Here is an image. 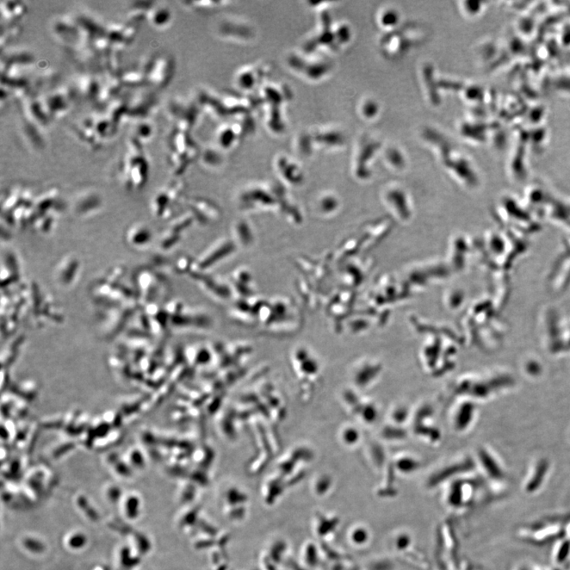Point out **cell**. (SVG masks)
<instances>
[{
    "mask_svg": "<svg viewBox=\"0 0 570 570\" xmlns=\"http://www.w3.org/2000/svg\"><path fill=\"white\" fill-rule=\"evenodd\" d=\"M183 190V184L179 181L172 182L159 190L151 201V211L154 218H170L173 208L180 200Z\"/></svg>",
    "mask_w": 570,
    "mask_h": 570,
    "instance_id": "obj_6",
    "label": "cell"
},
{
    "mask_svg": "<svg viewBox=\"0 0 570 570\" xmlns=\"http://www.w3.org/2000/svg\"><path fill=\"white\" fill-rule=\"evenodd\" d=\"M153 234L150 227L142 223H135L128 227L125 241L128 246L135 251L146 250L151 245Z\"/></svg>",
    "mask_w": 570,
    "mask_h": 570,
    "instance_id": "obj_13",
    "label": "cell"
},
{
    "mask_svg": "<svg viewBox=\"0 0 570 570\" xmlns=\"http://www.w3.org/2000/svg\"><path fill=\"white\" fill-rule=\"evenodd\" d=\"M88 543V538L83 532L74 533L67 541V546L75 550L84 549Z\"/></svg>",
    "mask_w": 570,
    "mask_h": 570,
    "instance_id": "obj_22",
    "label": "cell"
},
{
    "mask_svg": "<svg viewBox=\"0 0 570 570\" xmlns=\"http://www.w3.org/2000/svg\"><path fill=\"white\" fill-rule=\"evenodd\" d=\"M141 501L136 496H130L125 503L126 517L130 519H135L140 515Z\"/></svg>",
    "mask_w": 570,
    "mask_h": 570,
    "instance_id": "obj_21",
    "label": "cell"
},
{
    "mask_svg": "<svg viewBox=\"0 0 570 570\" xmlns=\"http://www.w3.org/2000/svg\"><path fill=\"white\" fill-rule=\"evenodd\" d=\"M519 538L534 544L547 543L564 537V523L549 520L522 526L519 529Z\"/></svg>",
    "mask_w": 570,
    "mask_h": 570,
    "instance_id": "obj_5",
    "label": "cell"
},
{
    "mask_svg": "<svg viewBox=\"0 0 570 570\" xmlns=\"http://www.w3.org/2000/svg\"><path fill=\"white\" fill-rule=\"evenodd\" d=\"M82 270V262L76 255L65 256L55 265L54 281L60 288L69 289L79 281Z\"/></svg>",
    "mask_w": 570,
    "mask_h": 570,
    "instance_id": "obj_8",
    "label": "cell"
},
{
    "mask_svg": "<svg viewBox=\"0 0 570 570\" xmlns=\"http://www.w3.org/2000/svg\"><path fill=\"white\" fill-rule=\"evenodd\" d=\"M23 547L29 552L39 555L44 552L46 550L45 544L34 538H26L22 542Z\"/></svg>",
    "mask_w": 570,
    "mask_h": 570,
    "instance_id": "obj_24",
    "label": "cell"
},
{
    "mask_svg": "<svg viewBox=\"0 0 570 570\" xmlns=\"http://www.w3.org/2000/svg\"><path fill=\"white\" fill-rule=\"evenodd\" d=\"M136 543H138V547L139 550H141V552L145 553L147 548L150 547L147 543L146 538L144 536H139L138 538V542H136Z\"/></svg>",
    "mask_w": 570,
    "mask_h": 570,
    "instance_id": "obj_26",
    "label": "cell"
},
{
    "mask_svg": "<svg viewBox=\"0 0 570 570\" xmlns=\"http://www.w3.org/2000/svg\"><path fill=\"white\" fill-rule=\"evenodd\" d=\"M1 272L2 290L14 289L22 284L20 260L13 251L3 253Z\"/></svg>",
    "mask_w": 570,
    "mask_h": 570,
    "instance_id": "obj_12",
    "label": "cell"
},
{
    "mask_svg": "<svg viewBox=\"0 0 570 570\" xmlns=\"http://www.w3.org/2000/svg\"><path fill=\"white\" fill-rule=\"evenodd\" d=\"M165 279L151 266H142L133 274L132 283L140 303H154L164 292Z\"/></svg>",
    "mask_w": 570,
    "mask_h": 570,
    "instance_id": "obj_4",
    "label": "cell"
},
{
    "mask_svg": "<svg viewBox=\"0 0 570 570\" xmlns=\"http://www.w3.org/2000/svg\"><path fill=\"white\" fill-rule=\"evenodd\" d=\"M27 12V5L23 2L6 1L1 4V20L5 24H20Z\"/></svg>",
    "mask_w": 570,
    "mask_h": 570,
    "instance_id": "obj_18",
    "label": "cell"
},
{
    "mask_svg": "<svg viewBox=\"0 0 570 570\" xmlns=\"http://www.w3.org/2000/svg\"><path fill=\"white\" fill-rule=\"evenodd\" d=\"M274 168L279 178L286 185L298 187L303 173L298 161L288 154H280L274 159Z\"/></svg>",
    "mask_w": 570,
    "mask_h": 570,
    "instance_id": "obj_11",
    "label": "cell"
},
{
    "mask_svg": "<svg viewBox=\"0 0 570 570\" xmlns=\"http://www.w3.org/2000/svg\"><path fill=\"white\" fill-rule=\"evenodd\" d=\"M193 216H185L183 218H178V221L171 223V225L167 227L161 237L159 246L162 251H169L173 246L178 244L182 237V234L185 232V227L191 224Z\"/></svg>",
    "mask_w": 570,
    "mask_h": 570,
    "instance_id": "obj_14",
    "label": "cell"
},
{
    "mask_svg": "<svg viewBox=\"0 0 570 570\" xmlns=\"http://www.w3.org/2000/svg\"><path fill=\"white\" fill-rule=\"evenodd\" d=\"M147 64L145 70L142 72L145 85L153 88L162 89L170 84L175 71V65L169 55H159Z\"/></svg>",
    "mask_w": 570,
    "mask_h": 570,
    "instance_id": "obj_7",
    "label": "cell"
},
{
    "mask_svg": "<svg viewBox=\"0 0 570 570\" xmlns=\"http://www.w3.org/2000/svg\"><path fill=\"white\" fill-rule=\"evenodd\" d=\"M190 128L177 125L169 136V159L173 173L180 175L189 164H191L197 154V147L191 135H188Z\"/></svg>",
    "mask_w": 570,
    "mask_h": 570,
    "instance_id": "obj_3",
    "label": "cell"
},
{
    "mask_svg": "<svg viewBox=\"0 0 570 570\" xmlns=\"http://www.w3.org/2000/svg\"><path fill=\"white\" fill-rule=\"evenodd\" d=\"M150 175V164L142 144L132 136L128 139L119 164V176L124 187L136 191L145 187Z\"/></svg>",
    "mask_w": 570,
    "mask_h": 570,
    "instance_id": "obj_2",
    "label": "cell"
},
{
    "mask_svg": "<svg viewBox=\"0 0 570 570\" xmlns=\"http://www.w3.org/2000/svg\"><path fill=\"white\" fill-rule=\"evenodd\" d=\"M553 561L557 566L565 565L570 559V540L566 537L559 538L555 545L552 553Z\"/></svg>",
    "mask_w": 570,
    "mask_h": 570,
    "instance_id": "obj_19",
    "label": "cell"
},
{
    "mask_svg": "<svg viewBox=\"0 0 570 570\" xmlns=\"http://www.w3.org/2000/svg\"><path fill=\"white\" fill-rule=\"evenodd\" d=\"M270 67L263 64L246 65L235 74L234 82L239 90L250 92L256 90L267 77Z\"/></svg>",
    "mask_w": 570,
    "mask_h": 570,
    "instance_id": "obj_9",
    "label": "cell"
},
{
    "mask_svg": "<svg viewBox=\"0 0 570 570\" xmlns=\"http://www.w3.org/2000/svg\"><path fill=\"white\" fill-rule=\"evenodd\" d=\"M77 505L79 509L81 510L84 515L90 519L93 522H98L99 519H100V516H99V513L95 509L94 506H93L90 501L84 497V496H80V497L77 499Z\"/></svg>",
    "mask_w": 570,
    "mask_h": 570,
    "instance_id": "obj_20",
    "label": "cell"
},
{
    "mask_svg": "<svg viewBox=\"0 0 570 570\" xmlns=\"http://www.w3.org/2000/svg\"><path fill=\"white\" fill-rule=\"evenodd\" d=\"M235 229V233L238 234H244L243 237H241L239 240H241L240 243L244 246H248L253 243V233L251 232V227L249 225L246 224L244 221H240L239 224L234 227V230Z\"/></svg>",
    "mask_w": 570,
    "mask_h": 570,
    "instance_id": "obj_23",
    "label": "cell"
},
{
    "mask_svg": "<svg viewBox=\"0 0 570 570\" xmlns=\"http://www.w3.org/2000/svg\"><path fill=\"white\" fill-rule=\"evenodd\" d=\"M239 124H230L223 126L218 134V145L224 150H232L237 147L243 138V128Z\"/></svg>",
    "mask_w": 570,
    "mask_h": 570,
    "instance_id": "obj_16",
    "label": "cell"
},
{
    "mask_svg": "<svg viewBox=\"0 0 570 570\" xmlns=\"http://www.w3.org/2000/svg\"><path fill=\"white\" fill-rule=\"evenodd\" d=\"M126 274V268L121 265L110 269L91 285V298L107 306L120 305L138 299L133 283L124 281Z\"/></svg>",
    "mask_w": 570,
    "mask_h": 570,
    "instance_id": "obj_1",
    "label": "cell"
},
{
    "mask_svg": "<svg viewBox=\"0 0 570 570\" xmlns=\"http://www.w3.org/2000/svg\"><path fill=\"white\" fill-rule=\"evenodd\" d=\"M49 116L52 119L65 116L71 108V98L68 92L59 90L47 98H44Z\"/></svg>",
    "mask_w": 570,
    "mask_h": 570,
    "instance_id": "obj_15",
    "label": "cell"
},
{
    "mask_svg": "<svg viewBox=\"0 0 570 570\" xmlns=\"http://www.w3.org/2000/svg\"><path fill=\"white\" fill-rule=\"evenodd\" d=\"M121 497V491L119 488L113 487L110 489L108 492V498L110 501L112 503H116L117 501H119L120 498Z\"/></svg>",
    "mask_w": 570,
    "mask_h": 570,
    "instance_id": "obj_25",
    "label": "cell"
},
{
    "mask_svg": "<svg viewBox=\"0 0 570 570\" xmlns=\"http://www.w3.org/2000/svg\"><path fill=\"white\" fill-rule=\"evenodd\" d=\"M172 20V12L168 8L150 2L147 10L146 20L151 24L152 27L157 29H164L169 26Z\"/></svg>",
    "mask_w": 570,
    "mask_h": 570,
    "instance_id": "obj_17",
    "label": "cell"
},
{
    "mask_svg": "<svg viewBox=\"0 0 570 570\" xmlns=\"http://www.w3.org/2000/svg\"><path fill=\"white\" fill-rule=\"evenodd\" d=\"M103 206L102 198L95 190H84L74 197L73 212L79 218H88L100 212Z\"/></svg>",
    "mask_w": 570,
    "mask_h": 570,
    "instance_id": "obj_10",
    "label": "cell"
}]
</instances>
